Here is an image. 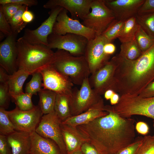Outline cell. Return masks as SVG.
<instances>
[{
  "label": "cell",
  "mask_w": 154,
  "mask_h": 154,
  "mask_svg": "<svg viewBox=\"0 0 154 154\" xmlns=\"http://www.w3.org/2000/svg\"><path fill=\"white\" fill-rule=\"evenodd\" d=\"M104 111L107 115L76 127L99 154H115L135 141V121L107 109Z\"/></svg>",
  "instance_id": "1"
},
{
  "label": "cell",
  "mask_w": 154,
  "mask_h": 154,
  "mask_svg": "<svg viewBox=\"0 0 154 154\" xmlns=\"http://www.w3.org/2000/svg\"><path fill=\"white\" fill-rule=\"evenodd\" d=\"M110 60L116 66L112 90L120 96L139 95L154 80V44L135 60L118 54Z\"/></svg>",
  "instance_id": "2"
},
{
  "label": "cell",
  "mask_w": 154,
  "mask_h": 154,
  "mask_svg": "<svg viewBox=\"0 0 154 154\" xmlns=\"http://www.w3.org/2000/svg\"><path fill=\"white\" fill-rule=\"evenodd\" d=\"M16 45L18 68L30 75L39 72L53 62L55 52L46 46L31 44L23 37L17 40Z\"/></svg>",
  "instance_id": "3"
},
{
  "label": "cell",
  "mask_w": 154,
  "mask_h": 154,
  "mask_svg": "<svg viewBox=\"0 0 154 154\" xmlns=\"http://www.w3.org/2000/svg\"><path fill=\"white\" fill-rule=\"evenodd\" d=\"M52 64L58 71L68 77L73 83L81 85L90 74L89 68L84 55L74 56L62 50L55 52Z\"/></svg>",
  "instance_id": "4"
},
{
  "label": "cell",
  "mask_w": 154,
  "mask_h": 154,
  "mask_svg": "<svg viewBox=\"0 0 154 154\" xmlns=\"http://www.w3.org/2000/svg\"><path fill=\"white\" fill-rule=\"evenodd\" d=\"M117 110L118 114L124 118L135 115L151 118L153 119L154 127V97L144 98L139 95H122L117 104Z\"/></svg>",
  "instance_id": "5"
},
{
  "label": "cell",
  "mask_w": 154,
  "mask_h": 154,
  "mask_svg": "<svg viewBox=\"0 0 154 154\" xmlns=\"http://www.w3.org/2000/svg\"><path fill=\"white\" fill-rule=\"evenodd\" d=\"M103 101L101 96L91 87L89 78H86L79 90L77 88H73L69 98L71 116L80 114Z\"/></svg>",
  "instance_id": "6"
},
{
  "label": "cell",
  "mask_w": 154,
  "mask_h": 154,
  "mask_svg": "<svg viewBox=\"0 0 154 154\" xmlns=\"http://www.w3.org/2000/svg\"><path fill=\"white\" fill-rule=\"evenodd\" d=\"M91 9V12L81 23L94 31L96 36L102 35L116 17L106 5L104 0H93Z\"/></svg>",
  "instance_id": "7"
},
{
  "label": "cell",
  "mask_w": 154,
  "mask_h": 154,
  "mask_svg": "<svg viewBox=\"0 0 154 154\" xmlns=\"http://www.w3.org/2000/svg\"><path fill=\"white\" fill-rule=\"evenodd\" d=\"M88 40L83 36L72 33L64 35L52 33L48 38V47L69 52L76 56L84 55Z\"/></svg>",
  "instance_id": "8"
},
{
  "label": "cell",
  "mask_w": 154,
  "mask_h": 154,
  "mask_svg": "<svg viewBox=\"0 0 154 154\" xmlns=\"http://www.w3.org/2000/svg\"><path fill=\"white\" fill-rule=\"evenodd\" d=\"M7 112L15 131L29 133L35 131L43 114L38 105L28 111L16 107Z\"/></svg>",
  "instance_id": "9"
},
{
  "label": "cell",
  "mask_w": 154,
  "mask_h": 154,
  "mask_svg": "<svg viewBox=\"0 0 154 154\" xmlns=\"http://www.w3.org/2000/svg\"><path fill=\"white\" fill-rule=\"evenodd\" d=\"M61 123L54 111L42 116L35 131L43 137L53 140L63 154H67L61 129Z\"/></svg>",
  "instance_id": "10"
},
{
  "label": "cell",
  "mask_w": 154,
  "mask_h": 154,
  "mask_svg": "<svg viewBox=\"0 0 154 154\" xmlns=\"http://www.w3.org/2000/svg\"><path fill=\"white\" fill-rule=\"evenodd\" d=\"M68 11L63 8L59 13L54 25L52 33L59 35L67 33L78 35L85 37L88 40L96 37L94 31L83 25L79 20L69 17Z\"/></svg>",
  "instance_id": "11"
},
{
  "label": "cell",
  "mask_w": 154,
  "mask_h": 154,
  "mask_svg": "<svg viewBox=\"0 0 154 154\" xmlns=\"http://www.w3.org/2000/svg\"><path fill=\"white\" fill-rule=\"evenodd\" d=\"M43 78V88L56 94L70 96L72 93L73 84L67 76L56 70L52 64L46 66L39 72Z\"/></svg>",
  "instance_id": "12"
},
{
  "label": "cell",
  "mask_w": 154,
  "mask_h": 154,
  "mask_svg": "<svg viewBox=\"0 0 154 154\" xmlns=\"http://www.w3.org/2000/svg\"><path fill=\"white\" fill-rule=\"evenodd\" d=\"M110 42L103 35L96 36L88 40L84 56L88 64L90 74L94 73L109 61L110 56L106 55L104 47Z\"/></svg>",
  "instance_id": "13"
},
{
  "label": "cell",
  "mask_w": 154,
  "mask_h": 154,
  "mask_svg": "<svg viewBox=\"0 0 154 154\" xmlns=\"http://www.w3.org/2000/svg\"><path fill=\"white\" fill-rule=\"evenodd\" d=\"M63 9L61 7L57 6L51 9L49 17L39 27L33 30L25 29L22 37L31 44L47 46L48 37L52 33L57 17Z\"/></svg>",
  "instance_id": "14"
},
{
  "label": "cell",
  "mask_w": 154,
  "mask_h": 154,
  "mask_svg": "<svg viewBox=\"0 0 154 154\" xmlns=\"http://www.w3.org/2000/svg\"><path fill=\"white\" fill-rule=\"evenodd\" d=\"M116 66L110 60L89 77L91 87L98 94H104L107 90H112L114 82Z\"/></svg>",
  "instance_id": "15"
},
{
  "label": "cell",
  "mask_w": 154,
  "mask_h": 154,
  "mask_svg": "<svg viewBox=\"0 0 154 154\" xmlns=\"http://www.w3.org/2000/svg\"><path fill=\"white\" fill-rule=\"evenodd\" d=\"M13 33L7 36L0 44V65L7 73L12 75L18 69L16 38Z\"/></svg>",
  "instance_id": "16"
},
{
  "label": "cell",
  "mask_w": 154,
  "mask_h": 154,
  "mask_svg": "<svg viewBox=\"0 0 154 154\" xmlns=\"http://www.w3.org/2000/svg\"><path fill=\"white\" fill-rule=\"evenodd\" d=\"M93 0H49L43 5L45 9H51L58 6L70 13L71 18L82 21L90 12Z\"/></svg>",
  "instance_id": "17"
},
{
  "label": "cell",
  "mask_w": 154,
  "mask_h": 154,
  "mask_svg": "<svg viewBox=\"0 0 154 154\" xmlns=\"http://www.w3.org/2000/svg\"><path fill=\"white\" fill-rule=\"evenodd\" d=\"M116 19L125 21L135 17L145 0H104Z\"/></svg>",
  "instance_id": "18"
},
{
  "label": "cell",
  "mask_w": 154,
  "mask_h": 154,
  "mask_svg": "<svg viewBox=\"0 0 154 154\" xmlns=\"http://www.w3.org/2000/svg\"><path fill=\"white\" fill-rule=\"evenodd\" d=\"M30 154H63L53 140L42 137L35 131L30 133Z\"/></svg>",
  "instance_id": "19"
},
{
  "label": "cell",
  "mask_w": 154,
  "mask_h": 154,
  "mask_svg": "<svg viewBox=\"0 0 154 154\" xmlns=\"http://www.w3.org/2000/svg\"><path fill=\"white\" fill-rule=\"evenodd\" d=\"M105 106L104 102H102L80 114L69 117L62 123L74 127L87 124L97 118L107 115L108 112L104 111Z\"/></svg>",
  "instance_id": "20"
},
{
  "label": "cell",
  "mask_w": 154,
  "mask_h": 154,
  "mask_svg": "<svg viewBox=\"0 0 154 154\" xmlns=\"http://www.w3.org/2000/svg\"><path fill=\"white\" fill-rule=\"evenodd\" d=\"M61 129L67 154L80 149L82 145L88 140L77 129L61 123Z\"/></svg>",
  "instance_id": "21"
},
{
  "label": "cell",
  "mask_w": 154,
  "mask_h": 154,
  "mask_svg": "<svg viewBox=\"0 0 154 154\" xmlns=\"http://www.w3.org/2000/svg\"><path fill=\"white\" fill-rule=\"evenodd\" d=\"M12 154H30V133L15 131L7 136Z\"/></svg>",
  "instance_id": "22"
},
{
  "label": "cell",
  "mask_w": 154,
  "mask_h": 154,
  "mask_svg": "<svg viewBox=\"0 0 154 154\" xmlns=\"http://www.w3.org/2000/svg\"><path fill=\"white\" fill-rule=\"evenodd\" d=\"M30 74L22 69L10 75L7 84L11 98L23 93L24 84Z\"/></svg>",
  "instance_id": "23"
},
{
  "label": "cell",
  "mask_w": 154,
  "mask_h": 154,
  "mask_svg": "<svg viewBox=\"0 0 154 154\" xmlns=\"http://www.w3.org/2000/svg\"><path fill=\"white\" fill-rule=\"evenodd\" d=\"M38 94L39 98L38 106L43 114L45 115L53 112L57 94L44 88H42Z\"/></svg>",
  "instance_id": "24"
},
{
  "label": "cell",
  "mask_w": 154,
  "mask_h": 154,
  "mask_svg": "<svg viewBox=\"0 0 154 154\" xmlns=\"http://www.w3.org/2000/svg\"><path fill=\"white\" fill-rule=\"evenodd\" d=\"M70 96L65 94H57L54 106V111L62 122L71 116L69 105Z\"/></svg>",
  "instance_id": "25"
},
{
  "label": "cell",
  "mask_w": 154,
  "mask_h": 154,
  "mask_svg": "<svg viewBox=\"0 0 154 154\" xmlns=\"http://www.w3.org/2000/svg\"><path fill=\"white\" fill-rule=\"evenodd\" d=\"M138 26L135 17L125 20L117 38L121 43L129 42L135 40Z\"/></svg>",
  "instance_id": "26"
},
{
  "label": "cell",
  "mask_w": 154,
  "mask_h": 154,
  "mask_svg": "<svg viewBox=\"0 0 154 154\" xmlns=\"http://www.w3.org/2000/svg\"><path fill=\"white\" fill-rule=\"evenodd\" d=\"M119 54L129 60H134L139 58L143 53L135 40L121 43Z\"/></svg>",
  "instance_id": "27"
},
{
  "label": "cell",
  "mask_w": 154,
  "mask_h": 154,
  "mask_svg": "<svg viewBox=\"0 0 154 154\" xmlns=\"http://www.w3.org/2000/svg\"><path fill=\"white\" fill-rule=\"evenodd\" d=\"M135 17L138 25L148 35L154 38V13L137 14Z\"/></svg>",
  "instance_id": "28"
},
{
  "label": "cell",
  "mask_w": 154,
  "mask_h": 154,
  "mask_svg": "<svg viewBox=\"0 0 154 154\" xmlns=\"http://www.w3.org/2000/svg\"><path fill=\"white\" fill-rule=\"evenodd\" d=\"M135 40L142 53L154 44V38L148 35L139 25L136 33Z\"/></svg>",
  "instance_id": "29"
},
{
  "label": "cell",
  "mask_w": 154,
  "mask_h": 154,
  "mask_svg": "<svg viewBox=\"0 0 154 154\" xmlns=\"http://www.w3.org/2000/svg\"><path fill=\"white\" fill-rule=\"evenodd\" d=\"M28 9V7L23 5L8 22L9 24L12 33L18 35L27 25L24 22L22 16L24 11Z\"/></svg>",
  "instance_id": "30"
},
{
  "label": "cell",
  "mask_w": 154,
  "mask_h": 154,
  "mask_svg": "<svg viewBox=\"0 0 154 154\" xmlns=\"http://www.w3.org/2000/svg\"><path fill=\"white\" fill-rule=\"evenodd\" d=\"M33 95L27 93H23L11 98L16 107L23 111H28L33 109L35 106L32 102Z\"/></svg>",
  "instance_id": "31"
},
{
  "label": "cell",
  "mask_w": 154,
  "mask_h": 154,
  "mask_svg": "<svg viewBox=\"0 0 154 154\" xmlns=\"http://www.w3.org/2000/svg\"><path fill=\"white\" fill-rule=\"evenodd\" d=\"M125 21L115 19L102 33L103 35L110 42L118 38Z\"/></svg>",
  "instance_id": "32"
},
{
  "label": "cell",
  "mask_w": 154,
  "mask_h": 154,
  "mask_svg": "<svg viewBox=\"0 0 154 154\" xmlns=\"http://www.w3.org/2000/svg\"><path fill=\"white\" fill-rule=\"evenodd\" d=\"M32 75L31 79L26 84L25 92L32 95H36L42 89V76L40 72L34 73Z\"/></svg>",
  "instance_id": "33"
},
{
  "label": "cell",
  "mask_w": 154,
  "mask_h": 154,
  "mask_svg": "<svg viewBox=\"0 0 154 154\" xmlns=\"http://www.w3.org/2000/svg\"><path fill=\"white\" fill-rule=\"evenodd\" d=\"M15 131L7 111L0 108V134L7 136Z\"/></svg>",
  "instance_id": "34"
},
{
  "label": "cell",
  "mask_w": 154,
  "mask_h": 154,
  "mask_svg": "<svg viewBox=\"0 0 154 154\" xmlns=\"http://www.w3.org/2000/svg\"><path fill=\"white\" fill-rule=\"evenodd\" d=\"M136 154H154V135H147L143 137Z\"/></svg>",
  "instance_id": "35"
},
{
  "label": "cell",
  "mask_w": 154,
  "mask_h": 154,
  "mask_svg": "<svg viewBox=\"0 0 154 154\" xmlns=\"http://www.w3.org/2000/svg\"><path fill=\"white\" fill-rule=\"evenodd\" d=\"M10 98L7 83H0V108L5 110L7 109Z\"/></svg>",
  "instance_id": "36"
},
{
  "label": "cell",
  "mask_w": 154,
  "mask_h": 154,
  "mask_svg": "<svg viewBox=\"0 0 154 154\" xmlns=\"http://www.w3.org/2000/svg\"><path fill=\"white\" fill-rule=\"evenodd\" d=\"M1 5L3 13L8 21L12 18L23 6L13 3H8Z\"/></svg>",
  "instance_id": "37"
},
{
  "label": "cell",
  "mask_w": 154,
  "mask_h": 154,
  "mask_svg": "<svg viewBox=\"0 0 154 154\" xmlns=\"http://www.w3.org/2000/svg\"><path fill=\"white\" fill-rule=\"evenodd\" d=\"M143 139V137H139L133 142L121 149L115 154H136L142 143Z\"/></svg>",
  "instance_id": "38"
},
{
  "label": "cell",
  "mask_w": 154,
  "mask_h": 154,
  "mask_svg": "<svg viewBox=\"0 0 154 154\" xmlns=\"http://www.w3.org/2000/svg\"><path fill=\"white\" fill-rule=\"evenodd\" d=\"M0 31L7 36L11 35L12 32L10 26L3 13L1 6H0Z\"/></svg>",
  "instance_id": "39"
},
{
  "label": "cell",
  "mask_w": 154,
  "mask_h": 154,
  "mask_svg": "<svg viewBox=\"0 0 154 154\" xmlns=\"http://www.w3.org/2000/svg\"><path fill=\"white\" fill-rule=\"evenodd\" d=\"M154 13V0H145L140 8L138 14Z\"/></svg>",
  "instance_id": "40"
},
{
  "label": "cell",
  "mask_w": 154,
  "mask_h": 154,
  "mask_svg": "<svg viewBox=\"0 0 154 154\" xmlns=\"http://www.w3.org/2000/svg\"><path fill=\"white\" fill-rule=\"evenodd\" d=\"M8 3H15L22 5L31 7L37 5L38 2L36 0H0V4L2 5Z\"/></svg>",
  "instance_id": "41"
},
{
  "label": "cell",
  "mask_w": 154,
  "mask_h": 154,
  "mask_svg": "<svg viewBox=\"0 0 154 154\" xmlns=\"http://www.w3.org/2000/svg\"><path fill=\"white\" fill-rule=\"evenodd\" d=\"M0 154H12L7 136L0 134Z\"/></svg>",
  "instance_id": "42"
},
{
  "label": "cell",
  "mask_w": 154,
  "mask_h": 154,
  "mask_svg": "<svg viewBox=\"0 0 154 154\" xmlns=\"http://www.w3.org/2000/svg\"><path fill=\"white\" fill-rule=\"evenodd\" d=\"M80 149L83 154H99L96 147L88 142L84 143Z\"/></svg>",
  "instance_id": "43"
},
{
  "label": "cell",
  "mask_w": 154,
  "mask_h": 154,
  "mask_svg": "<svg viewBox=\"0 0 154 154\" xmlns=\"http://www.w3.org/2000/svg\"><path fill=\"white\" fill-rule=\"evenodd\" d=\"M139 95L144 98L154 97V80L150 83Z\"/></svg>",
  "instance_id": "44"
},
{
  "label": "cell",
  "mask_w": 154,
  "mask_h": 154,
  "mask_svg": "<svg viewBox=\"0 0 154 154\" xmlns=\"http://www.w3.org/2000/svg\"><path fill=\"white\" fill-rule=\"evenodd\" d=\"M135 129L139 133L142 135H146L149 132L148 125L146 123L143 121L137 122L135 125Z\"/></svg>",
  "instance_id": "45"
},
{
  "label": "cell",
  "mask_w": 154,
  "mask_h": 154,
  "mask_svg": "<svg viewBox=\"0 0 154 154\" xmlns=\"http://www.w3.org/2000/svg\"><path fill=\"white\" fill-rule=\"evenodd\" d=\"M116 49L115 45L111 42H108L104 45V51L106 55L110 56L115 52Z\"/></svg>",
  "instance_id": "46"
},
{
  "label": "cell",
  "mask_w": 154,
  "mask_h": 154,
  "mask_svg": "<svg viewBox=\"0 0 154 154\" xmlns=\"http://www.w3.org/2000/svg\"><path fill=\"white\" fill-rule=\"evenodd\" d=\"M34 19V14L31 11L28 10V9L24 11L22 16L23 21L27 24L32 22Z\"/></svg>",
  "instance_id": "47"
},
{
  "label": "cell",
  "mask_w": 154,
  "mask_h": 154,
  "mask_svg": "<svg viewBox=\"0 0 154 154\" xmlns=\"http://www.w3.org/2000/svg\"><path fill=\"white\" fill-rule=\"evenodd\" d=\"M10 75L2 67H0V83H7Z\"/></svg>",
  "instance_id": "48"
},
{
  "label": "cell",
  "mask_w": 154,
  "mask_h": 154,
  "mask_svg": "<svg viewBox=\"0 0 154 154\" xmlns=\"http://www.w3.org/2000/svg\"><path fill=\"white\" fill-rule=\"evenodd\" d=\"M119 98L118 94L115 92L110 99V104L113 106L117 104L119 102Z\"/></svg>",
  "instance_id": "49"
},
{
  "label": "cell",
  "mask_w": 154,
  "mask_h": 154,
  "mask_svg": "<svg viewBox=\"0 0 154 154\" xmlns=\"http://www.w3.org/2000/svg\"><path fill=\"white\" fill-rule=\"evenodd\" d=\"M115 92H116L112 90H107L104 94V98L107 100H110Z\"/></svg>",
  "instance_id": "50"
},
{
  "label": "cell",
  "mask_w": 154,
  "mask_h": 154,
  "mask_svg": "<svg viewBox=\"0 0 154 154\" xmlns=\"http://www.w3.org/2000/svg\"><path fill=\"white\" fill-rule=\"evenodd\" d=\"M70 154H83L81 151L80 150V149H79L78 150H77L72 153H71Z\"/></svg>",
  "instance_id": "51"
},
{
  "label": "cell",
  "mask_w": 154,
  "mask_h": 154,
  "mask_svg": "<svg viewBox=\"0 0 154 154\" xmlns=\"http://www.w3.org/2000/svg\"><path fill=\"white\" fill-rule=\"evenodd\" d=\"M0 41L4 37V34L2 32L0 31Z\"/></svg>",
  "instance_id": "52"
}]
</instances>
